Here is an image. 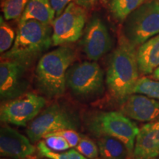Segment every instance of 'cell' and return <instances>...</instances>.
Returning a JSON list of instances; mask_svg holds the SVG:
<instances>
[{
  "label": "cell",
  "instance_id": "cell-28",
  "mask_svg": "<svg viewBox=\"0 0 159 159\" xmlns=\"http://www.w3.org/2000/svg\"><path fill=\"white\" fill-rule=\"evenodd\" d=\"M152 78L157 80H159V67L158 69H156L154 71V72L152 73Z\"/></svg>",
  "mask_w": 159,
  "mask_h": 159
},
{
  "label": "cell",
  "instance_id": "cell-1",
  "mask_svg": "<svg viewBox=\"0 0 159 159\" xmlns=\"http://www.w3.org/2000/svg\"><path fill=\"white\" fill-rule=\"evenodd\" d=\"M136 47L123 35L111 55L106 75V83L112 96L123 104L133 94L139 80Z\"/></svg>",
  "mask_w": 159,
  "mask_h": 159
},
{
  "label": "cell",
  "instance_id": "cell-8",
  "mask_svg": "<svg viewBox=\"0 0 159 159\" xmlns=\"http://www.w3.org/2000/svg\"><path fill=\"white\" fill-rule=\"evenodd\" d=\"M47 103L46 99L33 92H27L1 105L0 119L5 124L25 127L34 119Z\"/></svg>",
  "mask_w": 159,
  "mask_h": 159
},
{
  "label": "cell",
  "instance_id": "cell-5",
  "mask_svg": "<svg viewBox=\"0 0 159 159\" xmlns=\"http://www.w3.org/2000/svg\"><path fill=\"white\" fill-rule=\"evenodd\" d=\"M79 119L68 108L55 102L46 108L27 127V136L31 142H39L46 135L63 130L79 128Z\"/></svg>",
  "mask_w": 159,
  "mask_h": 159
},
{
  "label": "cell",
  "instance_id": "cell-4",
  "mask_svg": "<svg viewBox=\"0 0 159 159\" xmlns=\"http://www.w3.org/2000/svg\"><path fill=\"white\" fill-rule=\"evenodd\" d=\"M158 33L159 0L143 3L123 21L122 35L135 47Z\"/></svg>",
  "mask_w": 159,
  "mask_h": 159
},
{
  "label": "cell",
  "instance_id": "cell-7",
  "mask_svg": "<svg viewBox=\"0 0 159 159\" xmlns=\"http://www.w3.org/2000/svg\"><path fill=\"white\" fill-rule=\"evenodd\" d=\"M66 87L75 96L88 98L100 94L104 88V72L94 61L71 66L66 73Z\"/></svg>",
  "mask_w": 159,
  "mask_h": 159
},
{
  "label": "cell",
  "instance_id": "cell-29",
  "mask_svg": "<svg viewBox=\"0 0 159 159\" xmlns=\"http://www.w3.org/2000/svg\"><path fill=\"white\" fill-rule=\"evenodd\" d=\"M27 159H39V158H36V157H34V156H32L28 157Z\"/></svg>",
  "mask_w": 159,
  "mask_h": 159
},
{
  "label": "cell",
  "instance_id": "cell-21",
  "mask_svg": "<svg viewBox=\"0 0 159 159\" xmlns=\"http://www.w3.org/2000/svg\"><path fill=\"white\" fill-rule=\"evenodd\" d=\"M30 0H5L2 4V11L5 19H16L21 16Z\"/></svg>",
  "mask_w": 159,
  "mask_h": 159
},
{
  "label": "cell",
  "instance_id": "cell-22",
  "mask_svg": "<svg viewBox=\"0 0 159 159\" xmlns=\"http://www.w3.org/2000/svg\"><path fill=\"white\" fill-rule=\"evenodd\" d=\"M2 16L0 17V52L2 55L11 49L15 39L13 29L5 21Z\"/></svg>",
  "mask_w": 159,
  "mask_h": 159
},
{
  "label": "cell",
  "instance_id": "cell-17",
  "mask_svg": "<svg viewBox=\"0 0 159 159\" xmlns=\"http://www.w3.org/2000/svg\"><path fill=\"white\" fill-rule=\"evenodd\" d=\"M97 146L104 159H128L130 155L126 146L121 141L110 136H98Z\"/></svg>",
  "mask_w": 159,
  "mask_h": 159
},
{
  "label": "cell",
  "instance_id": "cell-2",
  "mask_svg": "<svg viewBox=\"0 0 159 159\" xmlns=\"http://www.w3.org/2000/svg\"><path fill=\"white\" fill-rule=\"evenodd\" d=\"M75 59L74 49L66 46L43 55L35 69L39 90L48 98L62 96L66 88V73Z\"/></svg>",
  "mask_w": 159,
  "mask_h": 159
},
{
  "label": "cell",
  "instance_id": "cell-27",
  "mask_svg": "<svg viewBox=\"0 0 159 159\" xmlns=\"http://www.w3.org/2000/svg\"><path fill=\"white\" fill-rule=\"evenodd\" d=\"M97 0H74V2L84 9H90L97 3Z\"/></svg>",
  "mask_w": 159,
  "mask_h": 159
},
{
  "label": "cell",
  "instance_id": "cell-24",
  "mask_svg": "<svg viewBox=\"0 0 159 159\" xmlns=\"http://www.w3.org/2000/svg\"><path fill=\"white\" fill-rule=\"evenodd\" d=\"M43 139H44L43 142H45L46 145L54 151L61 152L70 148V145L63 136L55 134L54 133L46 135Z\"/></svg>",
  "mask_w": 159,
  "mask_h": 159
},
{
  "label": "cell",
  "instance_id": "cell-25",
  "mask_svg": "<svg viewBox=\"0 0 159 159\" xmlns=\"http://www.w3.org/2000/svg\"><path fill=\"white\" fill-rule=\"evenodd\" d=\"M54 134L63 136L67 141L69 144L70 145V148H76L81 139V136H80V134L76 130H70V129L57 131V132H55Z\"/></svg>",
  "mask_w": 159,
  "mask_h": 159
},
{
  "label": "cell",
  "instance_id": "cell-30",
  "mask_svg": "<svg viewBox=\"0 0 159 159\" xmlns=\"http://www.w3.org/2000/svg\"><path fill=\"white\" fill-rule=\"evenodd\" d=\"M1 159H13V158H2Z\"/></svg>",
  "mask_w": 159,
  "mask_h": 159
},
{
  "label": "cell",
  "instance_id": "cell-31",
  "mask_svg": "<svg viewBox=\"0 0 159 159\" xmlns=\"http://www.w3.org/2000/svg\"><path fill=\"white\" fill-rule=\"evenodd\" d=\"M158 159H159V158H158Z\"/></svg>",
  "mask_w": 159,
  "mask_h": 159
},
{
  "label": "cell",
  "instance_id": "cell-16",
  "mask_svg": "<svg viewBox=\"0 0 159 159\" xmlns=\"http://www.w3.org/2000/svg\"><path fill=\"white\" fill-rule=\"evenodd\" d=\"M55 12L50 5L49 0H30L21 15L19 24L34 20L50 25L54 21Z\"/></svg>",
  "mask_w": 159,
  "mask_h": 159
},
{
  "label": "cell",
  "instance_id": "cell-23",
  "mask_svg": "<svg viewBox=\"0 0 159 159\" xmlns=\"http://www.w3.org/2000/svg\"><path fill=\"white\" fill-rule=\"evenodd\" d=\"M75 149L85 158L95 159L99 155L98 146L90 139L82 136Z\"/></svg>",
  "mask_w": 159,
  "mask_h": 159
},
{
  "label": "cell",
  "instance_id": "cell-11",
  "mask_svg": "<svg viewBox=\"0 0 159 159\" xmlns=\"http://www.w3.org/2000/svg\"><path fill=\"white\" fill-rule=\"evenodd\" d=\"M83 49L89 60L96 61L111 50L112 40L106 25L99 18H92L85 27Z\"/></svg>",
  "mask_w": 159,
  "mask_h": 159
},
{
  "label": "cell",
  "instance_id": "cell-14",
  "mask_svg": "<svg viewBox=\"0 0 159 159\" xmlns=\"http://www.w3.org/2000/svg\"><path fill=\"white\" fill-rule=\"evenodd\" d=\"M133 156L134 159H153L159 156V118L139 129Z\"/></svg>",
  "mask_w": 159,
  "mask_h": 159
},
{
  "label": "cell",
  "instance_id": "cell-3",
  "mask_svg": "<svg viewBox=\"0 0 159 159\" xmlns=\"http://www.w3.org/2000/svg\"><path fill=\"white\" fill-rule=\"evenodd\" d=\"M52 32L49 25L34 20L19 24L13 47L1 58L14 60L29 66L52 44Z\"/></svg>",
  "mask_w": 159,
  "mask_h": 159
},
{
  "label": "cell",
  "instance_id": "cell-6",
  "mask_svg": "<svg viewBox=\"0 0 159 159\" xmlns=\"http://www.w3.org/2000/svg\"><path fill=\"white\" fill-rule=\"evenodd\" d=\"M89 128L97 136L106 135L119 139L126 146L130 156L134 154L139 129L123 113L116 111L99 113L91 119Z\"/></svg>",
  "mask_w": 159,
  "mask_h": 159
},
{
  "label": "cell",
  "instance_id": "cell-12",
  "mask_svg": "<svg viewBox=\"0 0 159 159\" xmlns=\"http://www.w3.org/2000/svg\"><path fill=\"white\" fill-rule=\"evenodd\" d=\"M35 148L29 138L5 124L0 129V154L13 159H25L32 156Z\"/></svg>",
  "mask_w": 159,
  "mask_h": 159
},
{
  "label": "cell",
  "instance_id": "cell-15",
  "mask_svg": "<svg viewBox=\"0 0 159 159\" xmlns=\"http://www.w3.org/2000/svg\"><path fill=\"white\" fill-rule=\"evenodd\" d=\"M139 71L150 75L159 67V35L149 39L136 52Z\"/></svg>",
  "mask_w": 159,
  "mask_h": 159
},
{
  "label": "cell",
  "instance_id": "cell-19",
  "mask_svg": "<svg viewBox=\"0 0 159 159\" xmlns=\"http://www.w3.org/2000/svg\"><path fill=\"white\" fill-rule=\"evenodd\" d=\"M37 148L39 154L41 156L48 159H87L80 154L76 149L66 151L57 152L49 148L43 141H40L37 144Z\"/></svg>",
  "mask_w": 159,
  "mask_h": 159
},
{
  "label": "cell",
  "instance_id": "cell-26",
  "mask_svg": "<svg viewBox=\"0 0 159 159\" xmlns=\"http://www.w3.org/2000/svg\"><path fill=\"white\" fill-rule=\"evenodd\" d=\"M71 1L74 0H49L52 7L55 12L56 17H58L62 14Z\"/></svg>",
  "mask_w": 159,
  "mask_h": 159
},
{
  "label": "cell",
  "instance_id": "cell-10",
  "mask_svg": "<svg viewBox=\"0 0 159 159\" xmlns=\"http://www.w3.org/2000/svg\"><path fill=\"white\" fill-rule=\"evenodd\" d=\"M27 65L17 61L2 58L0 63V96L4 100L16 98L27 93L29 87Z\"/></svg>",
  "mask_w": 159,
  "mask_h": 159
},
{
  "label": "cell",
  "instance_id": "cell-9",
  "mask_svg": "<svg viewBox=\"0 0 159 159\" xmlns=\"http://www.w3.org/2000/svg\"><path fill=\"white\" fill-rule=\"evenodd\" d=\"M85 10L75 2H71L62 14L53 21V46L74 43L80 39L86 21Z\"/></svg>",
  "mask_w": 159,
  "mask_h": 159
},
{
  "label": "cell",
  "instance_id": "cell-18",
  "mask_svg": "<svg viewBox=\"0 0 159 159\" xmlns=\"http://www.w3.org/2000/svg\"><path fill=\"white\" fill-rule=\"evenodd\" d=\"M144 0H111L109 8L111 14L119 21H124L131 12L144 3Z\"/></svg>",
  "mask_w": 159,
  "mask_h": 159
},
{
  "label": "cell",
  "instance_id": "cell-20",
  "mask_svg": "<svg viewBox=\"0 0 159 159\" xmlns=\"http://www.w3.org/2000/svg\"><path fill=\"white\" fill-rule=\"evenodd\" d=\"M133 94H144L152 99H159V80L142 77L139 79Z\"/></svg>",
  "mask_w": 159,
  "mask_h": 159
},
{
  "label": "cell",
  "instance_id": "cell-13",
  "mask_svg": "<svg viewBox=\"0 0 159 159\" xmlns=\"http://www.w3.org/2000/svg\"><path fill=\"white\" fill-rule=\"evenodd\" d=\"M125 116L140 122H152L159 118V101L142 94H131L122 104Z\"/></svg>",
  "mask_w": 159,
  "mask_h": 159
}]
</instances>
